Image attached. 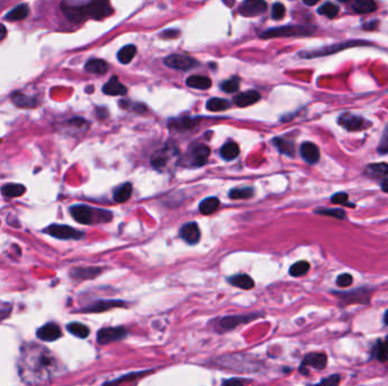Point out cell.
Instances as JSON below:
<instances>
[{
	"instance_id": "obj_1",
	"label": "cell",
	"mask_w": 388,
	"mask_h": 386,
	"mask_svg": "<svg viewBox=\"0 0 388 386\" xmlns=\"http://www.w3.org/2000/svg\"><path fill=\"white\" fill-rule=\"evenodd\" d=\"M62 12L72 23H82L88 18L102 19L114 13L108 2H92L83 6H72L66 3L60 5Z\"/></svg>"
},
{
	"instance_id": "obj_2",
	"label": "cell",
	"mask_w": 388,
	"mask_h": 386,
	"mask_svg": "<svg viewBox=\"0 0 388 386\" xmlns=\"http://www.w3.org/2000/svg\"><path fill=\"white\" fill-rule=\"evenodd\" d=\"M70 214L81 225H91L93 222H108L112 220V213L104 210L92 209L88 205L77 204L70 207Z\"/></svg>"
},
{
	"instance_id": "obj_3",
	"label": "cell",
	"mask_w": 388,
	"mask_h": 386,
	"mask_svg": "<svg viewBox=\"0 0 388 386\" xmlns=\"http://www.w3.org/2000/svg\"><path fill=\"white\" fill-rule=\"evenodd\" d=\"M315 32V27L302 26V25H289V26H280L270 29L268 31L261 33L263 39L274 38H291V37H309Z\"/></svg>"
},
{
	"instance_id": "obj_4",
	"label": "cell",
	"mask_w": 388,
	"mask_h": 386,
	"mask_svg": "<svg viewBox=\"0 0 388 386\" xmlns=\"http://www.w3.org/2000/svg\"><path fill=\"white\" fill-rule=\"evenodd\" d=\"M44 231L49 233L50 236L58 238V239H63V240H69V239L79 240L81 239V238L84 237V233L82 231H79L69 226H63V225H51L49 226Z\"/></svg>"
},
{
	"instance_id": "obj_5",
	"label": "cell",
	"mask_w": 388,
	"mask_h": 386,
	"mask_svg": "<svg viewBox=\"0 0 388 386\" xmlns=\"http://www.w3.org/2000/svg\"><path fill=\"white\" fill-rule=\"evenodd\" d=\"M339 124L350 131L365 130L372 125L369 120L365 119L364 117H357L352 114L342 115L339 118Z\"/></svg>"
},
{
	"instance_id": "obj_6",
	"label": "cell",
	"mask_w": 388,
	"mask_h": 386,
	"mask_svg": "<svg viewBox=\"0 0 388 386\" xmlns=\"http://www.w3.org/2000/svg\"><path fill=\"white\" fill-rule=\"evenodd\" d=\"M361 44H369L368 42L365 41H349L345 43H340V44H335L331 45V47L328 48H321L319 50H312V51H305V52H301L300 56L303 58H315V57H321V56H328L337 51H341V50H344L351 47H357V45Z\"/></svg>"
},
{
	"instance_id": "obj_7",
	"label": "cell",
	"mask_w": 388,
	"mask_h": 386,
	"mask_svg": "<svg viewBox=\"0 0 388 386\" xmlns=\"http://www.w3.org/2000/svg\"><path fill=\"white\" fill-rule=\"evenodd\" d=\"M128 335L127 329L122 326L118 327H106L98 332L97 341L99 344H108L125 339Z\"/></svg>"
},
{
	"instance_id": "obj_8",
	"label": "cell",
	"mask_w": 388,
	"mask_h": 386,
	"mask_svg": "<svg viewBox=\"0 0 388 386\" xmlns=\"http://www.w3.org/2000/svg\"><path fill=\"white\" fill-rule=\"evenodd\" d=\"M165 64L170 68L178 70L192 69L198 65L195 59L185 54H170L167 58H165Z\"/></svg>"
},
{
	"instance_id": "obj_9",
	"label": "cell",
	"mask_w": 388,
	"mask_h": 386,
	"mask_svg": "<svg viewBox=\"0 0 388 386\" xmlns=\"http://www.w3.org/2000/svg\"><path fill=\"white\" fill-rule=\"evenodd\" d=\"M256 317H259L258 314L251 315H230V316L223 317L219 321V326L223 329H233L238 327L241 324H246L253 321Z\"/></svg>"
},
{
	"instance_id": "obj_10",
	"label": "cell",
	"mask_w": 388,
	"mask_h": 386,
	"mask_svg": "<svg viewBox=\"0 0 388 386\" xmlns=\"http://www.w3.org/2000/svg\"><path fill=\"white\" fill-rule=\"evenodd\" d=\"M267 11V4L263 0H246L240 7V14L243 16L253 17Z\"/></svg>"
},
{
	"instance_id": "obj_11",
	"label": "cell",
	"mask_w": 388,
	"mask_h": 386,
	"mask_svg": "<svg viewBox=\"0 0 388 386\" xmlns=\"http://www.w3.org/2000/svg\"><path fill=\"white\" fill-rule=\"evenodd\" d=\"M179 235L182 237V239L190 243V245H194V243L199 242L201 232L195 222H190L182 227V229L179 231Z\"/></svg>"
},
{
	"instance_id": "obj_12",
	"label": "cell",
	"mask_w": 388,
	"mask_h": 386,
	"mask_svg": "<svg viewBox=\"0 0 388 386\" xmlns=\"http://www.w3.org/2000/svg\"><path fill=\"white\" fill-rule=\"evenodd\" d=\"M301 156L303 157V160L309 164H315L317 162L319 161L320 157V152L318 146L316 144L311 143V142H305L301 145Z\"/></svg>"
},
{
	"instance_id": "obj_13",
	"label": "cell",
	"mask_w": 388,
	"mask_h": 386,
	"mask_svg": "<svg viewBox=\"0 0 388 386\" xmlns=\"http://www.w3.org/2000/svg\"><path fill=\"white\" fill-rule=\"evenodd\" d=\"M38 337L39 339L43 340V341H56L57 339L62 337V331L58 325L54 324V323H49L47 325H44L41 328H39L38 331Z\"/></svg>"
},
{
	"instance_id": "obj_14",
	"label": "cell",
	"mask_w": 388,
	"mask_h": 386,
	"mask_svg": "<svg viewBox=\"0 0 388 386\" xmlns=\"http://www.w3.org/2000/svg\"><path fill=\"white\" fill-rule=\"evenodd\" d=\"M117 307H126V302L122 300H102L94 302L91 306L84 309L87 313H102L107 312L109 309L117 308Z\"/></svg>"
},
{
	"instance_id": "obj_15",
	"label": "cell",
	"mask_w": 388,
	"mask_h": 386,
	"mask_svg": "<svg viewBox=\"0 0 388 386\" xmlns=\"http://www.w3.org/2000/svg\"><path fill=\"white\" fill-rule=\"evenodd\" d=\"M327 365V355L324 353H319V352H315V353H309L306 354L303 362H302L301 365V369L305 368L306 366H310V367H314L316 369H324Z\"/></svg>"
},
{
	"instance_id": "obj_16",
	"label": "cell",
	"mask_w": 388,
	"mask_h": 386,
	"mask_svg": "<svg viewBox=\"0 0 388 386\" xmlns=\"http://www.w3.org/2000/svg\"><path fill=\"white\" fill-rule=\"evenodd\" d=\"M102 91L107 95H125L127 93L126 86L119 82L117 76H113L107 83L104 85Z\"/></svg>"
},
{
	"instance_id": "obj_17",
	"label": "cell",
	"mask_w": 388,
	"mask_h": 386,
	"mask_svg": "<svg viewBox=\"0 0 388 386\" xmlns=\"http://www.w3.org/2000/svg\"><path fill=\"white\" fill-rule=\"evenodd\" d=\"M261 95L256 92V91H248V92L244 93H240L239 95H236L234 98V103L241 106V108H244V106H249L258 102L260 100Z\"/></svg>"
},
{
	"instance_id": "obj_18",
	"label": "cell",
	"mask_w": 388,
	"mask_h": 386,
	"mask_svg": "<svg viewBox=\"0 0 388 386\" xmlns=\"http://www.w3.org/2000/svg\"><path fill=\"white\" fill-rule=\"evenodd\" d=\"M210 154V150L208 146L204 145H199L196 146L193 150L192 154H191V157H192V166L194 167H201L206 163L208 161V157Z\"/></svg>"
},
{
	"instance_id": "obj_19",
	"label": "cell",
	"mask_w": 388,
	"mask_h": 386,
	"mask_svg": "<svg viewBox=\"0 0 388 386\" xmlns=\"http://www.w3.org/2000/svg\"><path fill=\"white\" fill-rule=\"evenodd\" d=\"M30 14V8L27 4H21L13 8L11 12H9L6 16H5V19L9 22H15V21H22V19L27 18Z\"/></svg>"
},
{
	"instance_id": "obj_20",
	"label": "cell",
	"mask_w": 388,
	"mask_h": 386,
	"mask_svg": "<svg viewBox=\"0 0 388 386\" xmlns=\"http://www.w3.org/2000/svg\"><path fill=\"white\" fill-rule=\"evenodd\" d=\"M186 84L190 88L199 89V90H208L211 88V79L206 76H200V75H193L186 79Z\"/></svg>"
},
{
	"instance_id": "obj_21",
	"label": "cell",
	"mask_w": 388,
	"mask_h": 386,
	"mask_svg": "<svg viewBox=\"0 0 388 386\" xmlns=\"http://www.w3.org/2000/svg\"><path fill=\"white\" fill-rule=\"evenodd\" d=\"M230 284H233L234 287L243 289V290H249L254 287V281L252 280V278L246 275V274H238L228 279Z\"/></svg>"
},
{
	"instance_id": "obj_22",
	"label": "cell",
	"mask_w": 388,
	"mask_h": 386,
	"mask_svg": "<svg viewBox=\"0 0 388 386\" xmlns=\"http://www.w3.org/2000/svg\"><path fill=\"white\" fill-rule=\"evenodd\" d=\"M365 174L370 178H384L388 176L387 163H371L366 168Z\"/></svg>"
},
{
	"instance_id": "obj_23",
	"label": "cell",
	"mask_w": 388,
	"mask_h": 386,
	"mask_svg": "<svg viewBox=\"0 0 388 386\" xmlns=\"http://www.w3.org/2000/svg\"><path fill=\"white\" fill-rule=\"evenodd\" d=\"M108 68H109L108 64L101 59H91L85 64V70L91 74L102 75L105 73H107Z\"/></svg>"
},
{
	"instance_id": "obj_24",
	"label": "cell",
	"mask_w": 388,
	"mask_h": 386,
	"mask_svg": "<svg viewBox=\"0 0 388 386\" xmlns=\"http://www.w3.org/2000/svg\"><path fill=\"white\" fill-rule=\"evenodd\" d=\"M352 9L356 14H369L376 11L377 5L372 0H356L352 4Z\"/></svg>"
},
{
	"instance_id": "obj_25",
	"label": "cell",
	"mask_w": 388,
	"mask_h": 386,
	"mask_svg": "<svg viewBox=\"0 0 388 386\" xmlns=\"http://www.w3.org/2000/svg\"><path fill=\"white\" fill-rule=\"evenodd\" d=\"M240 154V147L234 142H228L220 150V155L226 161L234 160Z\"/></svg>"
},
{
	"instance_id": "obj_26",
	"label": "cell",
	"mask_w": 388,
	"mask_h": 386,
	"mask_svg": "<svg viewBox=\"0 0 388 386\" xmlns=\"http://www.w3.org/2000/svg\"><path fill=\"white\" fill-rule=\"evenodd\" d=\"M219 204L220 203H219L217 197H208V199H205L200 203L199 210L201 213H202V214L209 215V214H213V213L217 211V209L219 207Z\"/></svg>"
},
{
	"instance_id": "obj_27",
	"label": "cell",
	"mask_w": 388,
	"mask_h": 386,
	"mask_svg": "<svg viewBox=\"0 0 388 386\" xmlns=\"http://www.w3.org/2000/svg\"><path fill=\"white\" fill-rule=\"evenodd\" d=\"M274 144L277 147V150L280 152V153H283L285 155H289V156H294L295 146L293 144V142L280 139V137H277V139L274 140Z\"/></svg>"
},
{
	"instance_id": "obj_28",
	"label": "cell",
	"mask_w": 388,
	"mask_h": 386,
	"mask_svg": "<svg viewBox=\"0 0 388 386\" xmlns=\"http://www.w3.org/2000/svg\"><path fill=\"white\" fill-rule=\"evenodd\" d=\"M135 53H137V48L133 44H128L125 45L124 48H122L117 53V59L120 64H130L132 62Z\"/></svg>"
},
{
	"instance_id": "obj_29",
	"label": "cell",
	"mask_w": 388,
	"mask_h": 386,
	"mask_svg": "<svg viewBox=\"0 0 388 386\" xmlns=\"http://www.w3.org/2000/svg\"><path fill=\"white\" fill-rule=\"evenodd\" d=\"M13 102L21 108H33L38 104L37 99L30 98V96L19 92L13 94Z\"/></svg>"
},
{
	"instance_id": "obj_30",
	"label": "cell",
	"mask_w": 388,
	"mask_h": 386,
	"mask_svg": "<svg viewBox=\"0 0 388 386\" xmlns=\"http://www.w3.org/2000/svg\"><path fill=\"white\" fill-rule=\"evenodd\" d=\"M205 106L209 111H213V113H219V111L227 110L230 106V102L228 100H225V99L213 98L208 100Z\"/></svg>"
},
{
	"instance_id": "obj_31",
	"label": "cell",
	"mask_w": 388,
	"mask_h": 386,
	"mask_svg": "<svg viewBox=\"0 0 388 386\" xmlns=\"http://www.w3.org/2000/svg\"><path fill=\"white\" fill-rule=\"evenodd\" d=\"M25 187L23 185L19 184H8L5 185L2 188V194L4 196L8 197V199H13V197H18L22 196L25 192Z\"/></svg>"
},
{
	"instance_id": "obj_32",
	"label": "cell",
	"mask_w": 388,
	"mask_h": 386,
	"mask_svg": "<svg viewBox=\"0 0 388 386\" xmlns=\"http://www.w3.org/2000/svg\"><path fill=\"white\" fill-rule=\"evenodd\" d=\"M101 273V268L99 267H85V268H75L72 272L74 278L79 279H93Z\"/></svg>"
},
{
	"instance_id": "obj_33",
	"label": "cell",
	"mask_w": 388,
	"mask_h": 386,
	"mask_svg": "<svg viewBox=\"0 0 388 386\" xmlns=\"http://www.w3.org/2000/svg\"><path fill=\"white\" fill-rule=\"evenodd\" d=\"M148 373H150L149 370H143V372H138V373H132V374L124 375V376H122V377H119V378L115 379V380H112V382L105 383L102 386H119V385H122L125 382H132V380L138 379L139 377H142V375L148 374Z\"/></svg>"
},
{
	"instance_id": "obj_34",
	"label": "cell",
	"mask_w": 388,
	"mask_h": 386,
	"mask_svg": "<svg viewBox=\"0 0 388 386\" xmlns=\"http://www.w3.org/2000/svg\"><path fill=\"white\" fill-rule=\"evenodd\" d=\"M132 185L130 182H126L122 187H119L114 194V200L117 203H124L127 201L132 195Z\"/></svg>"
},
{
	"instance_id": "obj_35",
	"label": "cell",
	"mask_w": 388,
	"mask_h": 386,
	"mask_svg": "<svg viewBox=\"0 0 388 386\" xmlns=\"http://www.w3.org/2000/svg\"><path fill=\"white\" fill-rule=\"evenodd\" d=\"M67 329L69 333H72L73 335H75V337L77 338H81V339H85L89 337V333H90V329L88 326H85V325L81 324V323H70L67 325Z\"/></svg>"
},
{
	"instance_id": "obj_36",
	"label": "cell",
	"mask_w": 388,
	"mask_h": 386,
	"mask_svg": "<svg viewBox=\"0 0 388 386\" xmlns=\"http://www.w3.org/2000/svg\"><path fill=\"white\" fill-rule=\"evenodd\" d=\"M254 195L253 188H235L229 191V197L231 200H248Z\"/></svg>"
},
{
	"instance_id": "obj_37",
	"label": "cell",
	"mask_w": 388,
	"mask_h": 386,
	"mask_svg": "<svg viewBox=\"0 0 388 386\" xmlns=\"http://www.w3.org/2000/svg\"><path fill=\"white\" fill-rule=\"evenodd\" d=\"M340 13V8L332 3H325L318 8V14L328 18H335Z\"/></svg>"
},
{
	"instance_id": "obj_38",
	"label": "cell",
	"mask_w": 388,
	"mask_h": 386,
	"mask_svg": "<svg viewBox=\"0 0 388 386\" xmlns=\"http://www.w3.org/2000/svg\"><path fill=\"white\" fill-rule=\"evenodd\" d=\"M309 268H310V264L308 262L300 261V262H297L291 266L290 274L292 277H295V278L302 277V275H304V274L308 273Z\"/></svg>"
},
{
	"instance_id": "obj_39",
	"label": "cell",
	"mask_w": 388,
	"mask_h": 386,
	"mask_svg": "<svg viewBox=\"0 0 388 386\" xmlns=\"http://www.w3.org/2000/svg\"><path fill=\"white\" fill-rule=\"evenodd\" d=\"M239 89H240V79L238 77H231L230 79L225 80V82L221 84V90L226 93L236 92V91H239Z\"/></svg>"
},
{
	"instance_id": "obj_40",
	"label": "cell",
	"mask_w": 388,
	"mask_h": 386,
	"mask_svg": "<svg viewBox=\"0 0 388 386\" xmlns=\"http://www.w3.org/2000/svg\"><path fill=\"white\" fill-rule=\"evenodd\" d=\"M316 213L321 215H328L331 217H336V219H344L345 217V212L341 210V209H319L316 210Z\"/></svg>"
},
{
	"instance_id": "obj_41",
	"label": "cell",
	"mask_w": 388,
	"mask_h": 386,
	"mask_svg": "<svg viewBox=\"0 0 388 386\" xmlns=\"http://www.w3.org/2000/svg\"><path fill=\"white\" fill-rule=\"evenodd\" d=\"M331 203L334 204H341V205H347L351 207H354V204H350L349 203V196L345 192H337L334 196H331Z\"/></svg>"
},
{
	"instance_id": "obj_42",
	"label": "cell",
	"mask_w": 388,
	"mask_h": 386,
	"mask_svg": "<svg viewBox=\"0 0 388 386\" xmlns=\"http://www.w3.org/2000/svg\"><path fill=\"white\" fill-rule=\"evenodd\" d=\"M285 12L286 11L284 5L280 3H276L273 6V9H271V17L274 19H281L285 16Z\"/></svg>"
},
{
	"instance_id": "obj_43",
	"label": "cell",
	"mask_w": 388,
	"mask_h": 386,
	"mask_svg": "<svg viewBox=\"0 0 388 386\" xmlns=\"http://www.w3.org/2000/svg\"><path fill=\"white\" fill-rule=\"evenodd\" d=\"M352 282H353V278H352L351 274L349 273H344V274H341V275L337 278L336 280V283L337 286L341 287V288H346V287H350Z\"/></svg>"
},
{
	"instance_id": "obj_44",
	"label": "cell",
	"mask_w": 388,
	"mask_h": 386,
	"mask_svg": "<svg viewBox=\"0 0 388 386\" xmlns=\"http://www.w3.org/2000/svg\"><path fill=\"white\" fill-rule=\"evenodd\" d=\"M340 376L339 375H331L329 376L328 378L326 379H322L320 383L316 384V385H312V386H337L340 384Z\"/></svg>"
},
{
	"instance_id": "obj_45",
	"label": "cell",
	"mask_w": 388,
	"mask_h": 386,
	"mask_svg": "<svg viewBox=\"0 0 388 386\" xmlns=\"http://www.w3.org/2000/svg\"><path fill=\"white\" fill-rule=\"evenodd\" d=\"M194 124L192 120L190 119H183V120H175L174 127L177 129H186V128H191Z\"/></svg>"
},
{
	"instance_id": "obj_46",
	"label": "cell",
	"mask_w": 388,
	"mask_h": 386,
	"mask_svg": "<svg viewBox=\"0 0 388 386\" xmlns=\"http://www.w3.org/2000/svg\"><path fill=\"white\" fill-rule=\"evenodd\" d=\"M376 351H377V358L381 360V362H385V360L387 359V353L385 352V349H384V345H382V343H378L377 348H376Z\"/></svg>"
},
{
	"instance_id": "obj_47",
	"label": "cell",
	"mask_w": 388,
	"mask_h": 386,
	"mask_svg": "<svg viewBox=\"0 0 388 386\" xmlns=\"http://www.w3.org/2000/svg\"><path fill=\"white\" fill-rule=\"evenodd\" d=\"M221 386H244L243 383L241 382L240 379L236 378H231V379H226L223 382V385Z\"/></svg>"
},
{
	"instance_id": "obj_48",
	"label": "cell",
	"mask_w": 388,
	"mask_h": 386,
	"mask_svg": "<svg viewBox=\"0 0 388 386\" xmlns=\"http://www.w3.org/2000/svg\"><path fill=\"white\" fill-rule=\"evenodd\" d=\"M6 34H7V30L6 27L4 26L3 24H0V42L3 41V40L6 38Z\"/></svg>"
},
{
	"instance_id": "obj_49",
	"label": "cell",
	"mask_w": 388,
	"mask_h": 386,
	"mask_svg": "<svg viewBox=\"0 0 388 386\" xmlns=\"http://www.w3.org/2000/svg\"><path fill=\"white\" fill-rule=\"evenodd\" d=\"M381 189H382V191L388 192V179H385L384 181L381 182Z\"/></svg>"
},
{
	"instance_id": "obj_50",
	"label": "cell",
	"mask_w": 388,
	"mask_h": 386,
	"mask_svg": "<svg viewBox=\"0 0 388 386\" xmlns=\"http://www.w3.org/2000/svg\"><path fill=\"white\" fill-rule=\"evenodd\" d=\"M382 345H384V349H385V352L387 353V355H388V337L386 338V340H385V342L384 343H382Z\"/></svg>"
},
{
	"instance_id": "obj_51",
	"label": "cell",
	"mask_w": 388,
	"mask_h": 386,
	"mask_svg": "<svg viewBox=\"0 0 388 386\" xmlns=\"http://www.w3.org/2000/svg\"><path fill=\"white\" fill-rule=\"evenodd\" d=\"M317 2H318V0H315V2H308V0H305L304 4L308 5V6H314V5L317 4Z\"/></svg>"
},
{
	"instance_id": "obj_52",
	"label": "cell",
	"mask_w": 388,
	"mask_h": 386,
	"mask_svg": "<svg viewBox=\"0 0 388 386\" xmlns=\"http://www.w3.org/2000/svg\"><path fill=\"white\" fill-rule=\"evenodd\" d=\"M384 322L386 325H388V311L385 313V316H384Z\"/></svg>"
}]
</instances>
